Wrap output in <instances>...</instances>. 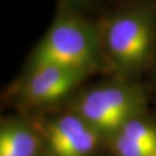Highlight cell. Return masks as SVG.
<instances>
[{"label": "cell", "mask_w": 156, "mask_h": 156, "mask_svg": "<svg viewBox=\"0 0 156 156\" xmlns=\"http://www.w3.org/2000/svg\"><path fill=\"white\" fill-rule=\"evenodd\" d=\"M98 24L105 70L136 80L156 51V4L127 3L105 13Z\"/></svg>", "instance_id": "6da1fadb"}, {"label": "cell", "mask_w": 156, "mask_h": 156, "mask_svg": "<svg viewBox=\"0 0 156 156\" xmlns=\"http://www.w3.org/2000/svg\"><path fill=\"white\" fill-rule=\"evenodd\" d=\"M52 65L91 75L105 70L96 20L58 5L45 35L30 55L27 67Z\"/></svg>", "instance_id": "7a4b0ae2"}, {"label": "cell", "mask_w": 156, "mask_h": 156, "mask_svg": "<svg viewBox=\"0 0 156 156\" xmlns=\"http://www.w3.org/2000/svg\"><path fill=\"white\" fill-rule=\"evenodd\" d=\"M146 105V90L141 83L114 76L80 90L70 110L101 136L113 137L127 122L144 114Z\"/></svg>", "instance_id": "3957f363"}, {"label": "cell", "mask_w": 156, "mask_h": 156, "mask_svg": "<svg viewBox=\"0 0 156 156\" xmlns=\"http://www.w3.org/2000/svg\"><path fill=\"white\" fill-rule=\"evenodd\" d=\"M88 76L81 71L52 65L27 66L9 91L26 107H48L72 95Z\"/></svg>", "instance_id": "277c9868"}, {"label": "cell", "mask_w": 156, "mask_h": 156, "mask_svg": "<svg viewBox=\"0 0 156 156\" xmlns=\"http://www.w3.org/2000/svg\"><path fill=\"white\" fill-rule=\"evenodd\" d=\"M44 131L53 156H89L102 137L71 110L49 121Z\"/></svg>", "instance_id": "5b68a950"}, {"label": "cell", "mask_w": 156, "mask_h": 156, "mask_svg": "<svg viewBox=\"0 0 156 156\" xmlns=\"http://www.w3.org/2000/svg\"><path fill=\"white\" fill-rule=\"evenodd\" d=\"M41 141L29 125L9 121L0 131V156H40Z\"/></svg>", "instance_id": "8992f818"}, {"label": "cell", "mask_w": 156, "mask_h": 156, "mask_svg": "<svg viewBox=\"0 0 156 156\" xmlns=\"http://www.w3.org/2000/svg\"><path fill=\"white\" fill-rule=\"evenodd\" d=\"M98 0H58V5L85 14Z\"/></svg>", "instance_id": "52a82bcc"}, {"label": "cell", "mask_w": 156, "mask_h": 156, "mask_svg": "<svg viewBox=\"0 0 156 156\" xmlns=\"http://www.w3.org/2000/svg\"><path fill=\"white\" fill-rule=\"evenodd\" d=\"M127 3H152V4H156V0H120V4H127Z\"/></svg>", "instance_id": "ba28073f"}, {"label": "cell", "mask_w": 156, "mask_h": 156, "mask_svg": "<svg viewBox=\"0 0 156 156\" xmlns=\"http://www.w3.org/2000/svg\"><path fill=\"white\" fill-rule=\"evenodd\" d=\"M151 66L154 67V74H155V79H156V51H155V55H154V59H153V62H152V65Z\"/></svg>", "instance_id": "9c48e42d"}, {"label": "cell", "mask_w": 156, "mask_h": 156, "mask_svg": "<svg viewBox=\"0 0 156 156\" xmlns=\"http://www.w3.org/2000/svg\"><path fill=\"white\" fill-rule=\"evenodd\" d=\"M151 156H156V151H155V152H154V153H153V154H152Z\"/></svg>", "instance_id": "30bf717a"}, {"label": "cell", "mask_w": 156, "mask_h": 156, "mask_svg": "<svg viewBox=\"0 0 156 156\" xmlns=\"http://www.w3.org/2000/svg\"><path fill=\"white\" fill-rule=\"evenodd\" d=\"M40 156H41V155H40Z\"/></svg>", "instance_id": "8fae6325"}]
</instances>
